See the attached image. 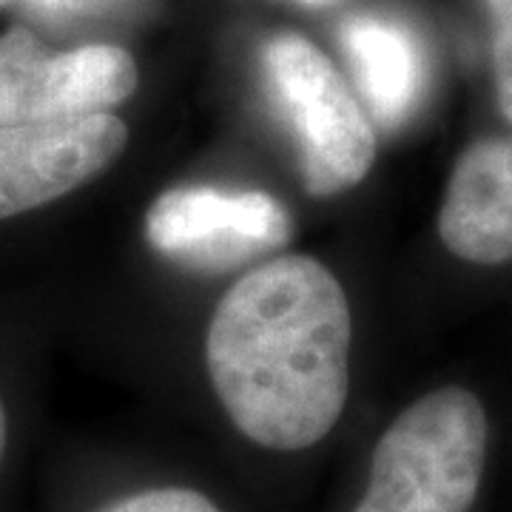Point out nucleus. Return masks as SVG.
I'll list each match as a JSON object with an SVG mask.
<instances>
[{"mask_svg": "<svg viewBox=\"0 0 512 512\" xmlns=\"http://www.w3.org/2000/svg\"><path fill=\"white\" fill-rule=\"evenodd\" d=\"M208 373L242 436L305 450L339 421L350 384V308L311 256H279L239 279L214 311Z\"/></svg>", "mask_w": 512, "mask_h": 512, "instance_id": "obj_1", "label": "nucleus"}, {"mask_svg": "<svg viewBox=\"0 0 512 512\" xmlns=\"http://www.w3.org/2000/svg\"><path fill=\"white\" fill-rule=\"evenodd\" d=\"M487 413L464 387L410 404L373 450L353 512H470L487 464Z\"/></svg>", "mask_w": 512, "mask_h": 512, "instance_id": "obj_2", "label": "nucleus"}, {"mask_svg": "<svg viewBox=\"0 0 512 512\" xmlns=\"http://www.w3.org/2000/svg\"><path fill=\"white\" fill-rule=\"evenodd\" d=\"M262 69L293 131L313 197H333L362 183L376 157V134L336 66L311 40L282 32L265 43Z\"/></svg>", "mask_w": 512, "mask_h": 512, "instance_id": "obj_3", "label": "nucleus"}, {"mask_svg": "<svg viewBox=\"0 0 512 512\" xmlns=\"http://www.w3.org/2000/svg\"><path fill=\"white\" fill-rule=\"evenodd\" d=\"M137 63L120 46L46 52L26 29L0 35V126L103 114L137 89Z\"/></svg>", "mask_w": 512, "mask_h": 512, "instance_id": "obj_4", "label": "nucleus"}, {"mask_svg": "<svg viewBox=\"0 0 512 512\" xmlns=\"http://www.w3.org/2000/svg\"><path fill=\"white\" fill-rule=\"evenodd\" d=\"M148 242L185 268L225 271L291 237L285 208L262 191L208 185L165 191L146 217Z\"/></svg>", "mask_w": 512, "mask_h": 512, "instance_id": "obj_5", "label": "nucleus"}, {"mask_svg": "<svg viewBox=\"0 0 512 512\" xmlns=\"http://www.w3.org/2000/svg\"><path fill=\"white\" fill-rule=\"evenodd\" d=\"M128 131L109 111L0 126V220L69 194L106 171Z\"/></svg>", "mask_w": 512, "mask_h": 512, "instance_id": "obj_6", "label": "nucleus"}, {"mask_svg": "<svg viewBox=\"0 0 512 512\" xmlns=\"http://www.w3.org/2000/svg\"><path fill=\"white\" fill-rule=\"evenodd\" d=\"M439 237L464 262H510L512 137L478 140L461 154L441 202Z\"/></svg>", "mask_w": 512, "mask_h": 512, "instance_id": "obj_7", "label": "nucleus"}, {"mask_svg": "<svg viewBox=\"0 0 512 512\" xmlns=\"http://www.w3.org/2000/svg\"><path fill=\"white\" fill-rule=\"evenodd\" d=\"M342 49L373 117L384 128L404 123L424 89V57L416 37L396 20L359 15L342 26Z\"/></svg>", "mask_w": 512, "mask_h": 512, "instance_id": "obj_8", "label": "nucleus"}, {"mask_svg": "<svg viewBox=\"0 0 512 512\" xmlns=\"http://www.w3.org/2000/svg\"><path fill=\"white\" fill-rule=\"evenodd\" d=\"M493 20V69L501 114L512 123V0H487Z\"/></svg>", "mask_w": 512, "mask_h": 512, "instance_id": "obj_9", "label": "nucleus"}, {"mask_svg": "<svg viewBox=\"0 0 512 512\" xmlns=\"http://www.w3.org/2000/svg\"><path fill=\"white\" fill-rule=\"evenodd\" d=\"M100 512H222L202 493L183 490V487H165V490H146V493L128 495L114 501Z\"/></svg>", "mask_w": 512, "mask_h": 512, "instance_id": "obj_10", "label": "nucleus"}, {"mask_svg": "<svg viewBox=\"0 0 512 512\" xmlns=\"http://www.w3.org/2000/svg\"><path fill=\"white\" fill-rule=\"evenodd\" d=\"M29 12L37 18L52 20V23H69V20L100 18L114 9H126L128 0H23Z\"/></svg>", "mask_w": 512, "mask_h": 512, "instance_id": "obj_11", "label": "nucleus"}, {"mask_svg": "<svg viewBox=\"0 0 512 512\" xmlns=\"http://www.w3.org/2000/svg\"><path fill=\"white\" fill-rule=\"evenodd\" d=\"M6 436H9V427H6V410H3V402H0V461H3V453H6Z\"/></svg>", "mask_w": 512, "mask_h": 512, "instance_id": "obj_12", "label": "nucleus"}, {"mask_svg": "<svg viewBox=\"0 0 512 512\" xmlns=\"http://www.w3.org/2000/svg\"><path fill=\"white\" fill-rule=\"evenodd\" d=\"M302 3H330V0H302Z\"/></svg>", "mask_w": 512, "mask_h": 512, "instance_id": "obj_13", "label": "nucleus"}, {"mask_svg": "<svg viewBox=\"0 0 512 512\" xmlns=\"http://www.w3.org/2000/svg\"><path fill=\"white\" fill-rule=\"evenodd\" d=\"M6 3H12V0H0V9H3V6H6Z\"/></svg>", "mask_w": 512, "mask_h": 512, "instance_id": "obj_14", "label": "nucleus"}]
</instances>
